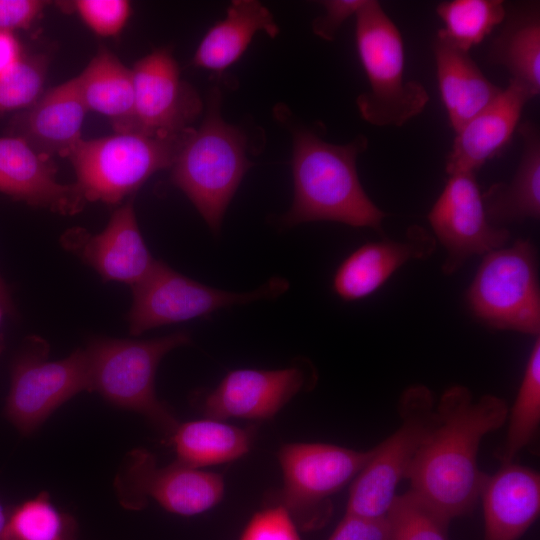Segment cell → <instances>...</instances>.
Instances as JSON below:
<instances>
[{"label":"cell","instance_id":"cell-31","mask_svg":"<svg viewBox=\"0 0 540 540\" xmlns=\"http://www.w3.org/2000/svg\"><path fill=\"white\" fill-rule=\"evenodd\" d=\"M387 518L389 540H449L450 521L410 490L395 497Z\"/></svg>","mask_w":540,"mask_h":540},{"label":"cell","instance_id":"cell-8","mask_svg":"<svg viewBox=\"0 0 540 540\" xmlns=\"http://www.w3.org/2000/svg\"><path fill=\"white\" fill-rule=\"evenodd\" d=\"M467 301L474 316L490 328L538 336L540 291L532 243L519 239L485 254Z\"/></svg>","mask_w":540,"mask_h":540},{"label":"cell","instance_id":"cell-22","mask_svg":"<svg viewBox=\"0 0 540 540\" xmlns=\"http://www.w3.org/2000/svg\"><path fill=\"white\" fill-rule=\"evenodd\" d=\"M437 80L450 125L459 131L502 91L481 71L469 52L435 36L432 43Z\"/></svg>","mask_w":540,"mask_h":540},{"label":"cell","instance_id":"cell-18","mask_svg":"<svg viewBox=\"0 0 540 540\" xmlns=\"http://www.w3.org/2000/svg\"><path fill=\"white\" fill-rule=\"evenodd\" d=\"M533 98L527 88L510 79L487 107L455 133L446 162L448 175L475 173L487 161L500 155L518 128L525 105Z\"/></svg>","mask_w":540,"mask_h":540},{"label":"cell","instance_id":"cell-5","mask_svg":"<svg viewBox=\"0 0 540 540\" xmlns=\"http://www.w3.org/2000/svg\"><path fill=\"white\" fill-rule=\"evenodd\" d=\"M356 47L369 89L356 100L361 117L375 126L400 127L429 102L425 87L404 79L401 33L378 1L365 0L355 14Z\"/></svg>","mask_w":540,"mask_h":540},{"label":"cell","instance_id":"cell-10","mask_svg":"<svg viewBox=\"0 0 540 540\" xmlns=\"http://www.w3.org/2000/svg\"><path fill=\"white\" fill-rule=\"evenodd\" d=\"M288 288L285 278L272 277L251 292L220 290L188 278L156 260L149 274L131 286L132 305L127 314L129 332L139 335L153 328L205 317L234 305L272 299Z\"/></svg>","mask_w":540,"mask_h":540},{"label":"cell","instance_id":"cell-2","mask_svg":"<svg viewBox=\"0 0 540 540\" xmlns=\"http://www.w3.org/2000/svg\"><path fill=\"white\" fill-rule=\"evenodd\" d=\"M291 131L294 198L282 217L284 226L332 221L381 230L386 214L366 194L356 168L368 139L358 135L347 144L336 145L303 127Z\"/></svg>","mask_w":540,"mask_h":540},{"label":"cell","instance_id":"cell-13","mask_svg":"<svg viewBox=\"0 0 540 540\" xmlns=\"http://www.w3.org/2000/svg\"><path fill=\"white\" fill-rule=\"evenodd\" d=\"M428 220L447 252L442 266L447 275L470 257L502 248L510 239L505 228L489 221L475 173L471 172L449 175Z\"/></svg>","mask_w":540,"mask_h":540},{"label":"cell","instance_id":"cell-3","mask_svg":"<svg viewBox=\"0 0 540 540\" xmlns=\"http://www.w3.org/2000/svg\"><path fill=\"white\" fill-rule=\"evenodd\" d=\"M221 94L213 88L205 117L192 128L173 165L171 181L192 202L213 234H218L226 209L252 166L246 138L221 116Z\"/></svg>","mask_w":540,"mask_h":540},{"label":"cell","instance_id":"cell-15","mask_svg":"<svg viewBox=\"0 0 540 540\" xmlns=\"http://www.w3.org/2000/svg\"><path fill=\"white\" fill-rule=\"evenodd\" d=\"M60 241L104 280L130 287L144 279L156 263L140 232L133 198L113 213L100 233L74 227L65 231Z\"/></svg>","mask_w":540,"mask_h":540},{"label":"cell","instance_id":"cell-24","mask_svg":"<svg viewBox=\"0 0 540 540\" xmlns=\"http://www.w3.org/2000/svg\"><path fill=\"white\" fill-rule=\"evenodd\" d=\"M517 129L523 150L512 180L495 183L482 194L486 214L494 225L540 216V133L531 121Z\"/></svg>","mask_w":540,"mask_h":540},{"label":"cell","instance_id":"cell-17","mask_svg":"<svg viewBox=\"0 0 540 540\" xmlns=\"http://www.w3.org/2000/svg\"><path fill=\"white\" fill-rule=\"evenodd\" d=\"M56 174L52 158L21 137H0V192L59 214L80 212L86 201L77 185L59 183Z\"/></svg>","mask_w":540,"mask_h":540},{"label":"cell","instance_id":"cell-38","mask_svg":"<svg viewBox=\"0 0 540 540\" xmlns=\"http://www.w3.org/2000/svg\"><path fill=\"white\" fill-rule=\"evenodd\" d=\"M22 58L21 44L14 33L0 32V75L12 69Z\"/></svg>","mask_w":540,"mask_h":540},{"label":"cell","instance_id":"cell-30","mask_svg":"<svg viewBox=\"0 0 540 540\" xmlns=\"http://www.w3.org/2000/svg\"><path fill=\"white\" fill-rule=\"evenodd\" d=\"M77 523L58 510L47 492H41L7 516L4 540H76Z\"/></svg>","mask_w":540,"mask_h":540},{"label":"cell","instance_id":"cell-26","mask_svg":"<svg viewBox=\"0 0 540 540\" xmlns=\"http://www.w3.org/2000/svg\"><path fill=\"white\" fill-rule=\"evenodd\" d=\"M504 25L488 50V61L504 67L512 80L536 97L540 92V8L526 2L506 12Z\"/></svg>","mask_w":540,"mask_h":540},{"label":"cell","instance_id":"cell-27","mask_svg":"<svg viewBox=\"0 0 540 540\" xmlns=\"http://www.w3.org/2000/svg\"><path fill=\"white\" fill-rule=\"evenodd\" d=\"M253 439V429L206 418L179 423L168 441L176 462L201 469L240 459L250 451Z\"/></svg>","mask_w":540,"mask_h":540},{"label":"cell","instance_id":"cell-20","mask_svg":"<svg viewBox=\"0 0 540 540\" xmlns=\"http://www.w3.org/2000/svg\"><path fill=\"white\" fill-rule=\"evenodd\" d=\"M87 112L74 77L42 94L16 117L12 135L21 137L43 155L67 158L82 139Z\"/></svg>","mask_w":540,"mask_h":540},{"label":"cell","instance_id":"cell-34","mask_svg":"<svg viewBox=\"0 0 540 540\" xmlns=\"http://www.w3.org/2000/svg\"><path fill=\"white\" fill-rule=\"evenodd\" d=\"M239 540H301L298 527L280 504L256 512L247 522Z\"/></svg>","mask_w":540,"mask_h":540},{"label":"cell","instance_id":"cell-11","mask_svg":"<svg viewBox=\"0 0 540 540\" xmlns=\"http://www.w3.org/2000/svg\"><path fill=\"white\" fill-rule=\"evenodd\" d=\"M46 341L34 338L16 360L5 404L8 420L25 435L34 432L62 404L89 391V358L78 348L49 361Z\"/></svg>","mask_w":540,"mask_h":540},{"label":"cell","instance_id":"cell-37","mask_svg":"<svg viewBox=\"0 0 540 540\" xmlns=\"http://www.w3.org/2000/svg\"><path fill=\"white\" fill-rule=\"evenodd\" d=\"M47 4L41 0H0V32L30 28Z\"/></svg>","mask_w":540,"mask_h":540},{"label":"cell","instance_id":"cell-16","mask_svg":"<svg viewBox=\"0 0 540 540\" xmlns=\"http://www.w3.org/2000/svg\"><path fill=\"white\" fill-rule=\"evenodd\" d=\"M298 367L277 370L236 369L228 372L202 400L207 418L267 420L274 417L302 388Z\"/></svg>","mask_w":540,"mask_h":540},{"label":"cell","instance_id":"cell-39","mask_svg":"<svg viewBox=\"0 0 540 540\" xmlns=\"http://www.w3.org/2000/svg\"><path fill=\"white\" fill-rule=\"evenodd\" d=\"M0 305L3 309H5L6 312L12 313L13 312V304L12 300L9 295V291L2 280L0 276Z\"/></svg>","mask_w":540,"mask_h":540},{"label":"cell","instance_id":"cell-33","mask_svg":"<svg viewBox=\"0 0 540 540\" xmlns=\"http://www.w3.org/2000/svg\"><path fill=\"white\" fill-rule=\"evenodd\" d=\"M84 24L101 37H116L131 15L127 0H77L72 4Z\"/></svg>","mask_w":540,"mask_h":540},{"label":"cell","instance_id":"cell-6","mask_svg":"<svg viewBox=\"0 0 540 540\" xmlns=\"http://www.w3.org/2000/svg\"><path fill=\"white\" fill-rule=\"evenodd\" d=\"M192 128L174 136L124 132L81 139L67 157L75 184L86 202L117 205L154 173L173 165Z\"/></svg>","mask_w":540,"mask_h":540},{"label":"cell","instance_id":"cell-29","mask_svg":"<svg viewBox=\"0 0 540 540\" xmlns=\"http://www.w3.org/2000/svg\"><path fill=\"white\" fill-rule=\"evenodd\" d=\"M540 422V339L529 354L522 381L510 412L507 434L496 457L502 464L515 456L534 439Z\"/></svg>","mask_w":540,"mask_h":540},{"label":"cell","instance_id":"cell-40","mask_svg":"<svg viewBox=\"0 0 540 540\" xmlns=\"http://www.w3.org/2000/svg\"><path fill=\"white\" fill-rule=\"evenodd\" d=\"M7 522V515L0 501V540H4V531Z\"/></svg>","mask_w":540,"mask_h":540},{"label":"cell","instance_id":"cell-25","mask_svg":"<svg viewBox=\"0 0 540 540\" xmlns=\"http://www.w3.org/2000/svg\"><path fill=\"white\" fill-rule=\"evenodd\" d=\"M75 79L88 111L92 110L109 118L115 133L132 132V68L125 66L110 50L101 47Z\"/></svg>","mask_w":540,"mask_h":540},{"label":"cell","instance_id":"cell-23","mask_svg":"<svg viewBox=\"0 0 540 540\" xmlns=\"http://www.w3.org/2000/svg\"><path fill=\"white\" fill-rule=\"evenodd\" d=\"M274 38L279 28L271 12L256 0L232 1L224 19L201 40L192 59L194 66L221 73L246 51L257 32Z\"/></svg>","mask_w":540,"mask_h":540},{"label":"cell","instance_id":"cell-36","mask_svg":"<svg viewBox=\"0 0 540 540\" xmlns=\"http://www.w3.org/2000/svg\"><path fill=\"white\" fill-rule=\"evenodd\" d=\"M365 0H326L321 1L324 13L312 22V30L318 37L331 41L341 25L364 4Z\"/></svg>","mask_w":540,"mask_h":540},{"label":"cell","instance_id":"cell-19","mask_svg":"<svg viewBox=\"0 0 540 540\" xmlns=\"http://www.w3.org/2000/svg\"><path fill=\"white\" fill-rule=\"evenodd\" d=\"M435 247V239L417 225L410 227L401 241L366 243L338 266L333 276V290L345 301L363 299L376 292L405 263L426 259Z\"/></svg>","mask_w":540,"mask_h":540},{"label":"cell","instance_id":"cell-4","mask_svg":"<svg viewBox=\"0 0 540 540\" xmlns=\"http://www.w3.org/2000/svg\"><path fill=\"white\" fill-rule=\"evenodd\" d=\"M190 342L185 331L148 340L93 339L85 347L89 392L99 393L116 407L139 413L169 439L179 422L156 395V371L168 352Z\"/></svg>","mask_w":540,"mask_h":540},{"label":"cell","instance_id":"cell-7","mask_svg":"<svg viewBox=\"0 0 540 540\" xmlns=\"http://www.w3.org/2000/svg\"><path fill=\"white\" fill-rule=\"evenodd\" d=\"M399 427L373 448V455L353 479L346 512L369 518L385 517L396 489L434 429L438 415L432 392L423 385L407 388L399 400Z\"/></svg>","mask_w":540,"mask_h":540},{"label":"cell","instance_id":"cell-1","mask_svg":"<svg viewBox=\"0 0 540 540\" xmlns=\"http://www.w3.org/2000/svg\"><path fill=\"white\" fill-rule=\"evenodd\" d=\"M437 423L418 452L407 479L410 491L442 517L472 511L486 474L477 456L485 435L501 428L508 417L506 402L494 395L474 399L461 385L447 389L436 406Z\"/></svg>","mask_w":540,"mask_h":540},{"label":"cell","instance_id":"cell-12","mask_svg":"<svg viewBox=\"0 0 540 540\" xmlns=\"http://www.w3.org/2000/svg\"><path fill=\"white\" fill-rule=\"evenodd\" d=\"M224 489L222 475L178 462L159 467L154 455L145 449L129 452L115 478L116 495L124 508L141 510L150 498L181 516L213 508L223 498Z\"/></svg>","mask_w":540,"mask_h":540},{"label":"cell","instance_id":"cell-21","mask_svg":"<svg viewBox=\"0 0 540 540\" xmlns=\"http://www.w3.org/2000/svg\"><path fill=\"white\" fill-rule=\"evenodd\" d=\"M484 540H518L540 511V477L528 467L502 464L484 479Z\"/></svg>","mask_w":540,"mask_h":540},{"label":"cell","instance_id":"cell-9","mask_svg":"<svg viewBox=\"0 0 540 540\" xmlns=\"http://www.w3.org/2000/svg\"><path fill=\"white\" fill-rule=\"evenodd\" d=\"M373 455L325 443H290L278 452L283 473L279 503L304 531L322 528L332 514L331 496L352 481Z\"/></svg>","mask_w":540,"mask_h":540},{"label":"cell","instance_id":"cell-14","mask_svg":"<svg viewBox=\"0 0 540 540\" xmlns=\"http://www.w3.org/2000/svg\"><path fill=\"white\" fill-rule=\"evenodd\" d=\"M132 72V132L174 136L192 128L202 111V101L195 89L182 80L178 64L167 48L138 60Z\"/></svg>","mask_w":540,"mask_h":540},{"label":"cell","instance_id":"cell-32","mask_svg":"<svg viewBox=\"0 0 540 540\" xmlns=\"http://www.w3.org/2000/svg\"><path fill=\"white\" fill-rule=\"evenodd\" d=\"M47 59L36 55L21 59L0 75V113L28 109L42 95Z\"/></svg>","mask_w":540,"mask_h":540},{"label":"cell","instance_id":"cell-35","mask_svg":"<svg viewBox=\"0 0 540 540\" xmlns=\"http://www.w3.org/2000/svg\"><path fill=\"white\" fill-rule=\"evenodd\" d=\"M387 515L369 518L345 513L327 540H389Z\"/></svg>","mask_w":540,"mask_h":540},{"label":"cell","instance_id":"cell-41","mask_svg":"<svg viewBox=\"0 0 540 540\" xmlns=\"http://www.w3.org/2000/svg\"><path fill=\"white\" fill-rule=\"evenodd\" d=\"M2 306L0 305V320H1V316H2Z\"/></svg>","mask_w":540,"mask_h":540},{"label":"cell","instance_id":"cell-28","mask_svg":"<svg viewBox=\"0 0 540 540\" xmlns=\"http://www.w3.org/2000/svg\"><path fill=\"white\" fill-rule=\"evenodd\" d=\"M502 0H452L438 4L436 13L444 23L438 37L469 52L479 45L506 16Z\"/></svg>","mask_w":540,"mask_h":540}]
</instances>
